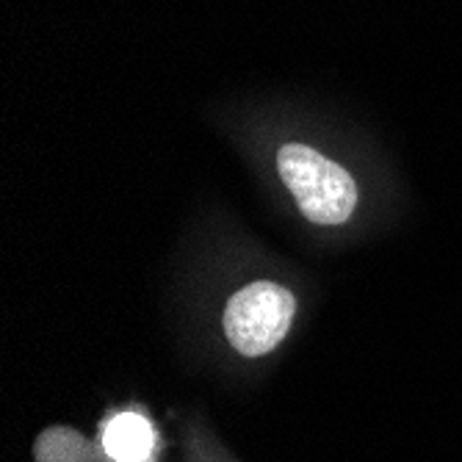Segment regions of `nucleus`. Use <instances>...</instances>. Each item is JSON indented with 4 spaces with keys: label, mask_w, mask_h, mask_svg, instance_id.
Here are the masks:
<instances>
[{
    "label": "nucleus",
    "mask_w": 462,
    "mask_h": 462,
    "mask_svg": "<svg viewBox=\"0 0 462 462\" xmlns=\"http://www.w3.org/2000/svg\"><path fill=\"white\" fill-rule=\"evenodd\" d=\"M152 446V424L139 412H119L103 430V451L114 462H147Z\"/></svg>",
    "instance_id": "nucleus-3"
},
{
    "label": "nucleus",
    "mask_w": 462,
    "mask_h": 462,
    "mask_svg": "<svg viewBox=\"0 0 462 462\" xmlns=\"http://www.w3.org/2000/svg\"><path fill=\"white\" fill-rule=\"evenodd\" d=\"M293 310H297V300L280 282H249L233 293L225 308V335L230 346L244 357H261L285 338Z\"/></svg>",
    "instance_id": "nucleus-2"
},
{
    "label": "nucleus",
    "mask_w": 462,
    "mask_h": 462,
    "mask_svg": "<svg viewBox=\"0 0 462 462\" xmlns=\"http://www.w3.org/2000/svg\"><path fill=\"white\" fill-rule=\"evenodd\" d=\"M36 462H97L100 454L80 432L69 427H51L33 446Z\"/></svg>",
    "instance_id": "nucleus-4"
},
{
    "label": "nucleus",
    "mask_w": 462,
    "mask_h": 462,
    "mask_svg": "<svg viewBox=\"0 0 462 462\" xmlns=\"http://www.w3.org/2000/svg\"><path fill=\"white\" fill-rule=\"evenodd\" d=\"M277 170L300 211L313 225L335 227L349 222L357 205V186L352 175L335 161L305 144H282L277 152Z\"/></svg>",
    "instance_id": "nucleus-1"
}]
</instances>
